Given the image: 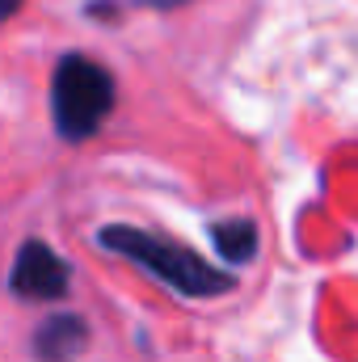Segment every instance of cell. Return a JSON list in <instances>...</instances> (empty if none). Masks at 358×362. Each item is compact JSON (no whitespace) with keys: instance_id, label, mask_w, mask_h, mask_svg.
Listing matches in <instances>:
<instances>
[{"instance_id":"obj_5","label":"cell","mask_w":358,"mask_h":362,"mask_svg":"<svg viewBox=\"0 0 358 362\" xmlns=\"http://www.w3.org/2000/svg\"><path fill=\"white\" fill-rule=\"evenodd\" d=\"M211 240H215V249H219L228 262L245 266V262H253V253H258V223L245 219V215H232V219H224V223H211Z\"/></svg>"},{"instance_id":"obj_2","label":"cell","mask_w":358,"mask_h":362,"mask_svg":"<svg viewBox=\"0 0 358 362\" xmlns=\"http://www.w3.org/2000/svg\"><path fill=\"white\" fill-rule=\"evenodd\" d=\"M114 110V76L89 55H64L51 76V114L55 131L72 144L101 131Z\"/></svg>"},{"instance_id":"obj_6","label":"cell","mask_w":358,"mask_h":362,"mask_svg":"<svg viewBox=\"0 0 358 362\" xmlns=\"http://www.w3.org/2000/svg\"><path fill=\"white\" fill-rule=\"evenodd\" d=\"M135 4H148V8H181L190 0H135Z\"/></svg>"},{"instance_id":"obj_1","label":"cell","mask_w":358,"mask_h":362,"mask_svg":"<svg viewBox=\"0 0 358 362\" xmlns=\"http://www.w3.org/2000/svg\"><path fill=\"white\" fill-rule=\"evenodd\" d=\"M97 245L114 257H127V262L144 266L152 278H161L165 286H173L178 295H190V299H215V295H228L236 286V278L228 270H215L194 249H185L178 240H165V236H152L144 228L110 223V228L97 232Z\"/></svg>"},{"instance_id":"obj_7","label":"cell","mask_w":358,"mask_h":362,"mask_svg":"<svg viewBox=\"0 0 358 362\" xmlns=\"http://www.w3.org/2000/svg\"><path fill=\"white\" fill-rule=\"evenodd\" d=\"M17 4H21V0H0V17H13V13H17Z\"/></svg>"},{"instance_id":"obj_3","label":"cell","mask_w":358,"mask_h":362,"mask_svg":"<svg viewBox=\"0 0 358 362\" xmlns=\"http://www.w3.org/2000/svg\"><path fill=\"white\" fill-rule=\"evenodd\" d=\"M8 286L21 299H64L68 286H72V270L47 240H25L17 249Z\"/></svg>"},{"instance_id":"obj_4","label":"cell","mask_w":358,"mask_h":362,"mask_svg":"<svg viewBox=\"0 0 358 362\" xmlns=\"http://www.w3.org/2000/svg\"><path fill=\"white\" fill-rule=\"evenodd\" d=\"M34 358L38 362H76L89 346V325L76 312H55L34 329Z\"/></svg>"}]
</instances>
